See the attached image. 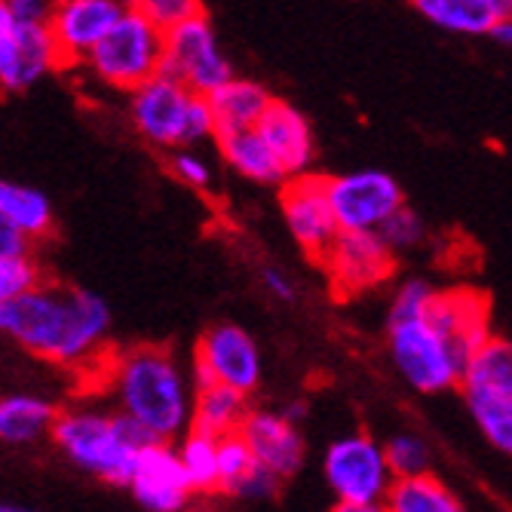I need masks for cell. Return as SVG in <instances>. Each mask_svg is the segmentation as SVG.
Wrapping results in <instances>:
<instances>
[{"instance_id":"6da1fadb","label":"cell","mask_w":512,"mask_h":512,"mask_svg":"<svg viewBox=\"0 0 512 512\" xmlns=\"http://www.w3.org/2000/svg\"><path fill=\"white\" fill-rule=\"evenodd\" d=\"M0 335L37 359L83 368L102 359L111 338V307L102 295L40 279L34 289L0 307Z\"/></svg>"},{"instance_id":"7a4b0ae2","label":"cell","mask_w":512,"mask_h":512,"mask_svg":"<svg viewBox=\"0 0 512 512\" xmlns=\"http://www.w3.org/2000/svg\"><path fill=\"white\" fill-rule=\"evenodd\" d=\"M105 387L114 411L145 430L154 442L172 445L188 433L191 378L169 347L138 344L108 359Z\"/></svg>"},{"instance_id":"3957f363","label":"cell","mask_w":512,"mask_h":512,"mask_svg":"<svg viewBox=\"0 0 512 512\" xmlns=\"http://www.w3.org/2000/svg\"><path fill=\"white\" fill-rule=\"evenodd\" d=\"M50 439L77 470L114 488L129 485L138 451L154 442L145 430H138L114 408L80 402L59 408Z\"/></svg>"},{"instance_id":"277c9868","label":"cell","mask_w":512,"mask_h":512,"mask_svg":"<svg viewBox=\"0 0 512 512\" xmlns=\"http://www.w3.org/2000/svg\"><path fill=\"white\" fill-rule=\"evenodd\" d=\"M129 120L135 132L160 151H184L212 138L206 99L163 74L129 92Z\"/></svg>"},{"instance_id":"5b68a950","label":"cell","mask_w":512,"mask_h":512,"mask_svg":"<svg viewBox=\"0 0 512 512\" xmlns=\"http://www.w3.org/2000/svg\"><path fill=\"white\" fill-rule=\"evenodd\" d=\"M463 402L482 436L500 451H512V344L491 335L460 371Z\"/></svg>"},{"instance_id":"8992f818","label":"cell","mask_w":512,"mask_h":512,"mask_svg":"<svg viewBox=\"0 0 512 512\" xmlns=\"http://www.w3.org/2000/svg\"><path fill=\"white\" fill-rule=\"evenodd\" d=\"M160 56H163V34L132 4H126L120 19L92 46V53L83 59V65L105 86L132 92L160 74Z\"/></svg>"},{"instance_id":"52a82bcc","label":"cell","mask_w":512,"mask_h":512,"mask_svg":"<svg viewBox=\"0 0 512 512\" xmlns=\"http://www.w3.org/2000/svg\"><path fill=\"white\" fill-rule=\"evenodd\" d=\"M387 350L399 378L424 396L448 393L460 381L463 359L424 316L387 322Z\"/></svg>"},{"instance_id":"ba28073f","label":"cell","mask_w":512,"mask_h":512,"mask_svg":"<svg viewBox=\"0 0 512 512\" xmlns=\"http://www.w3.org/2000/svg\"><path fill=\"white\" fill-rule=\"evenodd\" d=\"M160 74L203 99L234 77V68H230V59L221 50L215 25L206 10L163 34Z\"/></svg>"},{"instance_id":"9c48e42d","label":"cell","mask_w":512,"mask_h":512,"mask_svg":"<svg viewBox=\"0 0 512 512\" xmlns=\"http://www.w3.org/2000/svg\"><path fill=\"white\" fill-rule=\"evenodd\" d=\"M264 359L255 338L234 322L212 325L197 338L191 359V387H227L240 396H252L261 387Z\"/></svg>"},{"instance_id":"30bf717a","label":"cell","mask_w":512,"mask_h":512,"mask_svg":"<svg viewBox=\"0 0 512 512\" xmlns=\"http://www.w3.org/2000/svg\"><path fill=\"white\" fill-rule=\"evenodd\" d=\"M332 218L344 234H378V227L405 206L399 181L381 169H359L325 178Z\"/></svg>"},{"instance_id":"8fae6325","label":"cell","mask_w":512,"mask_h":512,"mask_svg":"<svg viewBox=\"0 0 512 512\" xmlns=\"http://www.w3.org/2000/svg\"><path fill=\"white\" fill-rule=\"evenodd\" d=\"M322 476L338 503H384L393 485L381 442L368 433H344L325 448Z\"/></svg>"},{"instance_id":"7c38bea8","label":"cell","mask_w":512,"mask_h":512,"mask_svg":"<svg viewBox=\"0 0 512 512\" xmlns=\"http://www.w3.org/2000/svg\"><path fill=\"white\" fill-rule=\"evenodd\" d=\"M62 68L50 28L16 22L7 0H0V92H25L50 71Z\"/></svg>"},{"instance_id":"4fadbf2b","label":"cell","mask_w":512,"mask_h":512,"mask_svg":"<svg viewBox=\"0 0 512 512\" xmlns=\"http://www.w3.org/2000/svg\"><path fill=\"white\" fill-rule=\"evenodd\" d=\"M319 264L338 298H356L387 283L396 270V255L378 240V234H344L338 230V237L325 249Z\"/></svg>"},{"instance_id":"5bb4252c","label":"cell","mask_w":512,"mask_h":512,"mask_svg":"<svg viewBox=\"0 0 512 512\" xmlns=\"http://www.w3.org/2000/svg\"><path fill=\"white\" fill-rule=\"evenodd\" d=\"M279 188H283L279 191V206H283V221L292 240L307 258L319 261L338 237V224L332 218L329 197H325V175L310 172L283 181Z\"/></svg>"},{"instance_id":"9a60e30c","label":"cell","mask_w":512,"mask_h":512,"mask_svg":"<svg viewBox=\"0 0 512 512\" xmlns=\"http://www.w3.org/2000/svg\"><path fill=\"white\" fill-rule=\"evenodd\" d=\"M237 436L246 442V448H249V454L258 467L267 470L279 482L292 479L304 467V454H307L304 436H301L298 424L286 421L283 411L249 408Z\"/></svg>"},{"instance_id":"2e32d148","label":"cell","mask_w":512,"mask_h":512,"mask_svg":"<svg viewBox=\"0 0 512 512\" xmlns=\"http://www.w3.org/2000/svg\"><path fill=\"white\" fill-rule=\"evenodd\" d=\"M433 329L454 347V353L467 359L494 335L491 329V298L476 289H445L433 295V304L424 316Z\"/></svg>"},{"instance_id":"e0dca14e","label":"cell","mask_w":512,"mask_h":512,"mask_svg":"<svg viewBox=\"0 0 512 512\" xmlns=\"http://www.w3.org/2000/svg\"><path fill=\"white\" fill-rule=\"evenodd\" d=\"M123 7L126 4H120V0H62V4H53L46 28H50L53 46L59 53V65H83L92 46L120 19Z\"/></svg>"},{"instance_id":"ac0fdd59","label":"cell","mask_w":512,"mask_h":512,"mask_svg":"<svg viewBox=\"0 0 512 512\" xmlns=\"http://www.w3.org/2000/svg\"><path fill=\"white\" fill-rule=\"evenodd\" d=\"M126 488L151 512H184L194 497L178 467L175 445L166 442H151L138 451Z\"/></svg>"},{"instance_id":"d6986e66","label":"cell","mask_w":512,"mask_h":512,"mask_svg":"<svg viewBox=\"0 0 512 512\" xmlns=\"http://www.w3.org/2000/svg\"><path fill=\"white\" fill-rule=\"evenodd\" d=\"M255 132L261 135V142L273 154V160L283 169L286 181L301 178L313 172L316 163V135L304 111H298L292 102L273 99L267 111L261 114Z\"/></svg>"},{"instance_id":"ffe728a7","label":"cell","mask_w":512,"mask_h":512,"mask_svg":"<svg viewBox=\"0 0 512 512\" xmlns=\"http://www.w3.org/2000/svg\"><path fill=\"white\" fill-rule=\"evenodd\" d=\"M270 102H273V92L264 83L246 80V77H230L224 86H218L206 96L209 117H212V138L255 129Z\"/></svg>"},{"instance_id":"44dd1931","label":"cell","mask_w":512,"mask_h":512,"mask_svg":"<svg viewBox=\"0 0 512 512\" xmlns=\"http://www.w3.org/2000/svg\"><path fill=\"white\" fill-rule=\"evenodd\" d=\"M59 405L37 393H4L0 396V445L28 448L50 439Z\"/></svg>"},{"instance_id":"7402d4cb","label":"cell","mask_w":512,"mask_h":512,"mask_svg":"<svg viewBox=\"0 0 512 512\" xmlns=\"http://www.w3.org/2000/svg\"><path fill=\"white\" fill-rule=\"evenodd\" d=\"M414 10L430 25L467 37L491 34L497 22L512 19L509 0H417Z\"/></svg>"},{"instance_id":"603a6c76","label":"cell","mask_w":512,"mask_h":512,"mask_svg":"<svg viewBox=\"0 0 512 512\" xmlns=\"http://www.w3.org/2000/svg\"><path fill=\"white\" fill-rule=\"evenodd\" d=\"M249 399L227 390V387H218V384H209V387H194V396H191V421H188V430L191 433H200V436H209V439H224V436H234L240 433L246 414H249Z\"/></svg>"},{"instance_id":"cb8c5ba5","label":"cell","mask_w":512,"mask_h":512,"mask_svg":"<svg viewBox=\"0 0 512 512\" xmlns=\"http://www.w3.org/2000/svg\"><path fill=\"white\" fill-rule=\"evenodd\" d=\"M0 218L13 224L34 246L50 237L56 227L53 203L46 200V194L10 178H0Z\"/></svg>"},{"instance_id":"d4e9b609","label":"cell","mask_w":512,"mask_h":512,"mask_svg":"<svg viewBox=\"0 0 512 512\" xmlns=\"http://www.w3.org/2000/svg\"><path fill=\"white\" fill-rule=\"evenodd\" d=\"M215 142L227 169L237 172L240 178H249L255 184H276V188L286 181L283 169H279V163L273 160V154L267 151V145L261 142V135L255 129L224 135V138H215Z\"/></svg>"},{"instance_id":"484cf974","label":"cell","mask_w":512,"mask_h":512,"mask_svg":"<svg viewBox=\"0 0 512 512\" xmlns=\"http://www.w3.org/2000/svg\"><path fill=\"white\" fill-rule=\"evenodd\" d=\"M387 512H470L463 500L433 473L396 479L384 497Z\"/></svg>"},{"instance_id":"4316f807","label":"cell","mask_w":512,"mask_h":512,"mask_svg":"<svg viewBox=\"0 0 512 512\" xmlns=\"http://www.w3.org/2000/svg\"><path fill=\"white\" fill-rule=\"evenodd\" d=\"M178 467L194 494L218 491V442L200 433H184L175 445Z\"/></svg>"},{"instance_id":"83f0119b","label":"cell","mask_w":512,"mask_h":512,"mask_svg":"<svg viewBox=\"0 0 512 512\" xmlns=\"http://www.w3.org/2000/svg\"><path fill=\"white\" fill-rule=\"evenodd\" d=\"M381 451H384V463L387 470L396 479H414V476H427L433 473V451H430V442L417 433H393L387 442H381Z\"/></svg>"},{"instance_id":"f1b7e54d","label":"cell","mask_w":512,"mask_h":512,"mask_svg":"<svg viewBox=\"0 0 512 512\" xmlns=\"http://www.w3.org/2000/svg\"><path fill=\"white\" fill-rule=\"evenodd\" d=\"M252 470H255V460L237 433L218 439V491L234 497Z\"/></svg>"},{"instance_id":"f546056e","label":"cell","mask_w":512,"mask_h":512,"mask_svg":"<svg viewBox=\"0 0 512 512\" xmlns=\"http://www.w3.org/2000/svg\"><path fill=\"white\" fill-rule=\"evenodd\" d=\"M424 237H427V224H424V218L417 215L411 206H402V209H396L381 227H378V240L396 255V252H411V249H417L424 243Z\"/></svg>"},{"instance_id":"4dcf8cb0","label":"cell","mask_w":512,"mask_h":512,"mask_svg":"<svg viewBox=\"0 0 512 512\" xmlns=\"http://www.w3.org/2000/svg\"><path fill=\"white\" fill-rule=\"evenodd\" d=\"M132 7L142 13L160 34L178 28L181 22H188L191 16L206 10L200 0H138V4H132Z\"/></svg>"},{"instance_id":"1f68e13d","label":"cell","mask_w":512,"mask_h":512,"mask_svg":"<svg viewBox=\"0 0 512 512\" xmlns=\"http://www.w3.org/2000/svg\"><path fill=\"white\" fill-rule=\"evenodd\" d=\"M43 279V270L37 258H19V261H0V307L16 301L28 289H34Z\"/></svg>"},{"instance_id":"d6a6232c","label":"cell","mask_w":512,"mask_h":512,"mask_svg":"<svg viewBox=\"0 0 512 512\" xmlns=\"http://www.w3.org/2000/svg\"><path fill=\"white\" fill-rule=\"evenodd\" d=\"M436 289L427 283V279H405V283L396 289L393 304H390V319L387 322H399V319H417L427 316L430 304H433Z\"/></svg>"},{"instance_id":"836d02e7","label":"cell","mask_w":512,"mask_h":512,"mask_svg":"<svg viewBox=\"0 0 512 512\" xmlns=\"http://www.w3.org/2000/svg\"><path fill=\"white\" fill-rule=\"evenodd\" d=\"M169 169H172V175H175L181 184H188V188H194V191H209V188H212V181H215V172H212L209 160H206L203 154H197L194 148L172 151Z\"/></svg>"},{"instance_id":"e575fe53","label":"cell","mask_w":512,"mask_h":512,"mask_svg":"<svg viewBox=\"0 0 512 512\" xmlns=\"http://www.w3.org/2000/svg\"><path fill=\"white\" fill-rule=\"evenodd\" d=\"M19 258H34V243L0 218V261H19Z\"/></svg>"},{"instance_id":"d590c367","label":"cell","mask_w":512,"mask_h":512,"mask_svg":"<svg viewBox=\"0 0 512 512\" xmlns=\"http://www.w3.org/2000/svg\"><path fill=\"white\" fill-rule=\"evenodd\" d=\"M7 4L16 22H31V25H46V19L53 13V4H46V0H7Z\"/></svg>"},{"instance_id":"8d00e7d4","label":"cell","mask_w":512,"mask_h":512,"mask_svg":"<svg viewBox=\"0 0 512 512\" xmlns=\"http://www.w3.org/2000/svg\"><path fill=\"white\" fill-rule=\"evenodd\" d=\"M261 283H264V289H267L276 301H295V295H298V289H295V283H292V276L283 273L279 267H264V270H261Z\"/></svg>"},{"instance_id":"74e56055","label":"cell","mask_w":512,"mask_h":512,"mask_svg":"<svg viewBox=\"0 0 512 512\" xmlns=\"http://www.w3.org/2000/svg\"><path fill=\"white\" fill-rule=\"evenodd\" d=\"M494 43H500V46H509L512 43V19H506V22H497L494 28H491V34H488Z\"/></svg>"},{"instance_id":"f35d334b","label":"cell","mask_w":512,"mask_h":512,"mask_svg":"<svg viewBox=\"0 0 512 512\" xmlns=\"http://www.w3.org/2000/svg\"><path fill=\"white\" fill-rule=\"evenodd\" d=\"M332 512H387L384 503H335Z\"/></svg>"},{"instance_id":"ab89813d","label":"cell","mask_w":512,"mask_h":512,"mask_svg":"<svg viewBox=\"0 0 512 512\" xmlns=\"http://www.w3.org/2000/svg\"><path fill=\"white\" fill-rule=\"evenodd\" d=\"M0 512H34L28 506H16V503H0Z\"/></svg>"}]
</instances>
